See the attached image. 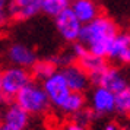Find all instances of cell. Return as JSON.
Here are the masks:
<instances>
[{
    "mask_svg": "<svg viewBox=\"0 0 130 130\" xmlns=\"http://www.w3.org/2000/svg\"><path fill=\"white\" fill-rule=\"evenodd\" d=\"M118 31L120 28L117 22L112 18L101 13L91 22L82 25L79 41L86 47L91 54L105 59L108 47L112 42L114 37L118 34Z\"/></svg>",
    "mask_w": 130,
    "mask_h": 130,
    "instance_id": "cell-1",
    "label": "cell"
},
{
    "mask_svg": "<svg viewBox=\"0 0 130 130\" xmlns=\"http://www.w3.org/2000/svg\"><path fill=\"white\" fill-rule=\"evenodd\" d=\"M13 100L29 116H41L47 112L51 107L45 91L42 89L41 83L37 80H31L29 83H26Z\"/></svg>",
    "mask_w": 130,
    "mask_h": 130,
    "instance_id": "cell-2",
    "label": "cell"
},
{
    "mask_svg": "<svg viewBox=\"0 0 130 130\" xmlns=\"http://www.w3.org/2000/svg\"><path fill=\"white\" fill-rule=\"evenodd\" d=\"M31 80L32 77H31L29 69L9 66L6 69L0 70V94L5 100L10 101Z\"/></svg>",
    "mask_w": 130,
    "mask_h": 130,
    "instance_id": "cell-3",
    "label": "cell"
},
{
    "mask_svg": "<svg viewBox=\"0 0 130 130\" xmlns=\"http://www.w3.org/2000/svg\"><path fill=\"white\" fill-rule=\"evenodd\" d=\"M92 85L102 86L116 94V92L129 88V80L120 66L107 63V66L101 70V73L92 80Z\"/></svg>",
    "mask_w": 130,
    "mask_h": 130,
    "instance_id": "cell-4",
    "label": "cell"
},
{
    "mask_svg": "<svg viewBox=\"0 0 130 130\" xmlns=\"http://www.w3.org/2000/svg\"><path fill=\"white\" fill-rule=\"evenodd\" d=\"M54 19L56 29L59 32V35L66 42H76L79 41L82 24L79 22V19L75 16V13L72 12L70 7L64 9L61 13H59Z\"/></svg>",
    "mask_w": 130,
    "mask_h": 130,
    "instance_id": "cell-5",
    "label": "cell"
},
{
    "mask_svg": "<svg viewBox=\"0 0 130 130\" xmlns=\"http://www.w3.org/2000/svg\"><path fill=\"white\" fill-rule=\"evenodd\" d=\"M40 83H41L42 89L45 91L51 107H56V108L61 104V101L64 100L70 92V89L67 86L66 79L63 76V73L60 72V69L56 70L51 76H48L47 79H44Z\"/></svg>",
    "mask_w": 130,
    "mask_h": 130,
    "instance_id": "cell-6",
    "label": "cell"
},
{
    "mask_svg": "<svg viewBox=\"0 0 130 130\" xmlns=\"http://www.w3.org/2000/svg\"><path fill=\"white\" fill-rule=\"evenodd\" d=\"M107 61H111L112 64L126 66L130 63V35L129 32L118 31V34L114 37L112 42L108 47L105 56Z\"/></svg>",
    "mask_w": 130,
    "mask_h": 130,
    "instance_id": "cell-7",
    "label": "cell"
},
{
    "mask_svg": "<svg viewBox=\"0 0 130 130\" xmlns=\"http://www.w3.org/2000/svg\"><path fill=\"white\" fill-rule=\"evenodd\" d=\"M89 110L96 117L112 114L114 112V92L95 85L89 96Z\"/></svg>",
    "mask_w": 130,
    "mask_h": 130,
    "instance_id": "cell-8",
    "label": "cell"
},
{
    "mask_svg": "<svg viewBox=\"0 0 130 130\" xmlns=\"http://www.w3.org/2000/svg\"><path fill=\"white\" fill-rule=\"evenodd\" d=\"M60 72L63 73V76L66 79V83L72 92H82L85 94L89 88H91V79L89 75L83 70L77 63H72L64 67H61Z\"/></svg>",
    "mask_w": 130,
    "mask_h": 130,
    "instance_id": "cell-9",
    "label": "cell"
},
{
    "mask_svg": "<svg viewBox=\"0 0 130 130\" xmlns=\"http://www.w3.org/2000/svg\"><path fill=\"white\" fill-rule=\"evenodd\" d=\"M6 59L10 66H18L24 69H31V66L37 61V53L31 47L22 42H13L6 50Z\"/></svg>",
    "mask_w": 130,
    "mask_h": 130,
    "instance_id": "cell-10",
    "label": "cell"
},
{
    "mask_svg": "<svg viewBox=\"0 0 130 130\" xmlns=\"http://www.w3.org/2000/svg\"><path fill=\"white\" fill-rule=\"evenodd\" d=\"M42 0H10V15L13 21H28L41 13Z\"/></svg>",
    "mask_w": 130,
    "mask_h": 130,
    "instance_id": "cell-11",
    "label": "cell"
},
{
    "mask_svg": "<svg viewBox=\"0 0 130 130\" xmlns=\"http://www.w3.org/2000/svg\"><path fill=\"white\" fill-rule=\"evenodd\" d=\"M0 121L2 123L10 124V126H15L18 129L26 130L28 124H29V114L22 110L21 107L13 101V102H7L5 110L2 112V117H0Z\"/></svg>",
    "mask_w": 130,
    "mask_h": 130,
    "instance_id": "cell-12",
    "label": "cell"
},
{
    "mask_svg": "<svg viewBox=\"0 0 130 130\" xmlns=\"http://www.w3.org/2000/svg\"><path fill=\"white\" fill-rule=\"evenodd\" d=\"M69 7L82 25L88 24L101 15V9L95 0H75L69 5Z\"/></svg>",
    "mask_w": 130,
    "mask_h": 130,
    "instance_id": "cell-13",
    "label": "cell"
},
{
    "mask_svg": "<svg viewBox=\"0 0 130 130\" xmlns=\"http://www.w3.org/2000/svg\"><path fill=\"white\" fill-rule=\"evenodd\" d=\"M75 63H77V64L82 67L83 70L86 72L89 75V79H91V83H92V80H94L95 77L98 76L101 73V70L104 69L107 66V61L104 57H98V56H94V54H91L86 50L85 53L79 57V59H76V61Z\"/></svg>",
    "mask_w": 130,
    "mask_h": 130,
    "instance_id": "cell-14",
    "label": "cell"
},
{
    "mask_svg": "<svg viewBox=\"0 0 130 130\" xmlns=\"http://www.w3.org/2000/svg\"><path fill=\"white\" fill-rule=\"evenodd\" d=\"M86 107V96L82 92H69V95L61 101V104L57 107L60 112H63L66 116H73L77 111H80L82 108Z\"/></svg>",
    "mask_w": 130,
    "mask_h": 130,
    "instance_id": "cell-15",
    "label": "cell"
},
{
    "mask_svg": "<svg viewBox=\"0 0 130 130\" xmlns=\"http://www.w3.org/2000/svg\"><path fill=\"white\" fill-rule=\"evenodd\" d=\"M56 70H59V67L53 61V59H37V61L31 66L29 73L32 80L42 82L44 79L51 76Z\"/></svg>",
    "mask_w": 130,
    "mask_h": 130,
    "instance_id": "cell-16",
    "label": "cell"
},
{
    "mask_svg": "<svg viewBox=\"0 0 130 130\" xmlns=\"http://www.w3.org/2000/svg\"><path fill=\"white\" fill-rule=\"evenodd\" d=\"M114 112L120 116H127L130 112V88L114 94Z\"/></svg>",
    "mask_w": 130,
    "mask_h": 130,
    "instance_id": "cell-17",
    "label": "cell"
},
{
    "mask_svg": "<svg viewBox=\"0 0 130 130\" xmlns=\"http://www.w3.org/2000/svg\"><path fill=\"white\" fill-rule=\"evenodd\" d=\"M67 0H42L41 5V12L45 13L50 18H56L59 13H61L64 9L69 7Z\"/></svg>",
    "mask_w": 130,
    "mask_h": 130,
    "instance_id": "cell-18",
    "label": "cell"
},
{
    "mask_svg": "<svg viewBox=\"0 0 130 130\" xmlns=\"http://www.w3.org/2000/svg\"><path fill=\"white\" fill-rule=\"evenodd\" d=\"M72 117H73V121H76V123L82 124L85 127H88L89 124H91V121H92V118L95 117V114L89 110L88 107H85L80 111H77L76 114H73Z\"/></svg>",
    "mask_w": 130,
    "mask_h": 130,
    "instance_id": "cell-19",
    "label": "cell"
},
{
    "mask_svg": "<svg viewBox=\"0 0 130 130\" xmlns=\"http://www.w3.org/2000/svg\"><path fill=\"white\" fill-rule=\"evenodd\" d=\"M12 21L10 15V0H0V28L6 26Z\"/></svg>",
    "mask_w": 130,
    "mask_h": 130,
    "instance_id": "cell-20",
    "label": "cell"
},
{
    "mask_svg": "<svg viewBox=\"0 0 130 130\" xmlns=\"http://www.w3.org/2000/svg\"><path fill=\"white\" fill-rule=\"evenodd\" d=\"M64 130H86V127L82 126V124L76 123V121H72V123H69L64 127Z\"/></svg>",
    "mask_w": 130,
    "mask_h": 130,
    "instance_id": "cell-21",
    "label": "cell"
},
{
    "mask_svg": "<svg viewBox=\"0 0 130 130\" xmlns=\"http://www.w3.org/2000/svg\"><path fill=\"white\" fill-rule=\"evenodd\" d=\"M0 130H22V129H18L15 126H10V124H6V123L0 121Z\"/></svg>",
    "mask_w": 130,
    "mask_h": 130,
    "instance_id": "cell-22",
    "label": "cell"
},
{
    "mask_svg": "<svg viewBox=\"0 0 130 130\" xmlns=\"http://www.w3.org/2000/svg\"><path fill=\"white\" fill-rule=\"evenodd\" d=\"M7 102H9V101L5 100V98L2 96V94H0V117H2V112H3V110H5V107H6Z\"/></svg>",
    "mask_w": 130,
    "mask_h": 130,
    "instance_id": "cell-23",
    "label": "cell"
},
{
    "mask_svg": "<svg viewBox=\"0 0 130 130\" xmlns=\"http://www.w3.org/2000/svg\"><path fill=\"white\" fill-rule=\"evenodd\" d=\"M104 130H121V129H120V126L116 124V123H108L105 127H104Z\"/></svg>",
    "mask_w": 130,
    "mask_h": 130,
    "instance_id": "cell-24",
    "label": "cell"
},
{
    "mask_svg": "<svg viewBox=\"0 0 130 130\" xmlns=\"http://www.w3.org/2000/svg\"><path fill=\"white\" fill-rule=\"evenodd\" d=\"M67 2H69V3H72V2H75V0H67Z\"/></svg>",
    "mask_w": 130,
    "mask_h": 130,
    "instance_id": "cell-25",
    "label": "cell"
}]
</instances>
